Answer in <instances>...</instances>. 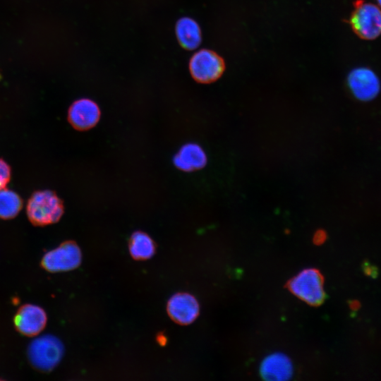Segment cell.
<instances>
[{"label":"cell","mask_w":381,"mask_h":381,"mask_svg":"<svg viewBox=\"0 0 381 381\" xmlns=\"http://www.w3.org/2000/svg\"><path fill=\"white\" fill-rule=\"evenodd\" d=\"M26 212L30 222L45 226L57 222L64 213L62 200L49 190L35 192L28 200Z\"/></svg>","instance_id":"6da1fadb"},{"label":"cell","mask_w":381,"mask_h":381,"mask_svg":"<svg viewBox=\"0 0 381 381\" xmlns=\"http://www.w3.org/2000/svg\"><path fill=\"white\" fill-rule=\"evenodd\" d=\"M349 23L354 33L360 38L374 40L381 34V9L372 3L356 0Z\"/></svg>","instance_id":"7a4b0ae2"},{"label":"cell","mask_w":381,"mask_h":381,"mask_svg":"<svg viewBox=\"0 0 381 381\" xmlns=\"http://www.w3.org/2000/svg\"><path fill=\"white\" fill-rule=\"evenodd\" d=\"M64 354L61 341L52 335H44L33 340L28 347V358L32 365L42 371L52 370Z\"/></svg>","instance_id":"3957f363"},{"label":"cell","mask_w":381,"mask_h":381,"mask_svg":"<svg viewBox=\"0 0 381 381\" xmlns=\"http://www.w3.org/2000/svg\"><path fill=\"white\" fill-rule=\"evenodd\" d=\"M288 286L292 294L310 305L318 306L324 301L323 277L316 269L303 270L289 282Z\"/></svg>","instance_id":"277c9868"},{"label":"cell","mask_w":381,"mask_h":381,"mask_svg":"<svg viewBox=\"0 0 381 381\" xmlns=\"http://www.w3.org/2000/svg\"><path fill=\"white\" fill-rule=\"evenodd\" d=\"M192 77L201 83H210L217 80L223 73L224 63L214 52L200 49L195 52L189 62Z\"/></svg>","instance_id":"5b68a950"},{"label":"cell","mask_w":381,"mask_h":381,"mask_svg":"<svg viewBox=\"0 0 381 381\" xmlns=\"http://www.w3.org/2000/svg\"><path fill=\"white\" fill-rule=\"evenodd\" d=\"M82 255L73 241H66L59 247L46 253L42 259V266L51 272L69 271L78 267Z\"/></svg>","instance_id":"8992f818"},{"label":"cell","mask_w":381,"mask_h":381,"mask_svg":"<svg viewBox=\"0 0 381 381\" xmlns=\"http://www.w3.org/2000/svg\"><path fill=\"white\" fill-rule=\"evenodd\" d=\"M347 85L352 95L362 102L374 99L380 93L381 87L376 73L367 67L353 69L348 75Z\"/></svg>","instance_id":"52a82bcc"},{"label":"cell","mask_w":381,"mask_h":381,"mask_svg":"<svg viewBox=\"0 0 381 381\" xmlns=\"http://www.w3.org/2000/svg\"><path fill=\"white\" fill-rule=\"evenodd\" d=\"M167 309L169 317L174 322L186 325L197 318L200 308L193 296L188 293H178L170 298Z\"/></svg>","instance_id":"ba28073f"},{"label":"cell","mask_w":381,"mask_h":381,"mask_svg":"<svg viewBox=\"0 0 381 381\" xmlns=\"http://www.w3.org/2000/svg\"><path fill=\"white\" fill-rule=\"evenodd\" d=\"M14 323L17 330L25 336H35L45 327L47 315L36 305L25 304L17 311Z\"/></svg>","instance_id":"9c48e42d"},{"label":"cell","mask_w":381,"mask_h":381,"mask_svg":"<svg viewBox=\"0 0 381 381\" xmlns=\"http://www.w3.org/2000/svg\"><path fill=\"white\" fill-rule=\"evenodd\" d=\"M100 117L97 104L87 98L75 101L68 109V119L78 130H87L97 124Z\"/></svg>","instance_id":"30bf717a"},{"label":"cell","mask_w":381,"mask_h":381,"mask_svg":"<svg viewBox=\"0 0 381 381\" xmlns=\"http://www.w3.org/2000/svg\"><path fill=\"white\" fill-rule=\"evenodd\" d=\"M290 358L282 353H273L266 356L260 367L261 376L267 380H286L293 375Z\"/></svg>","instance_id":"8fae6325"},{"label":"cell","mask_w":381,"mask_h":381,"mask_svg":"<svg viewBox=\"0 0 381 381\" xmlns=\"http://www.w3.org/2000/svg\"><path fill=\"white\" fill-rule=\"evenodd\" d=\"M207 162L204 150L196 143H187L183 145L174 156V163L179 169L191 171L203 168Z\"/></svg>","instance_id":"7c38bea8"},{"label":"cell","mask_w":381,"mask_h":381,"mask_svg":"<svg viewBox=\"0 0 381 381\" xmlns=\"http://www.w3.org/2000/svg\"><path fill=\"white\" fill-rule=\"evenodd\" d=\"M176 35L179 44L186 49L193 50L201 43L200 28L197 22L189 17L181 18L177 21Z\"/></svg>","instance_id":"4fadbf2b"},{"label":"cell","mask_w":381,"mask_h":381,"mask_svg":"<svg viewBox=\"0 0 381 381\" xmlns=\"http://www.w3.org/2000/svg\"><path fill=\"white\" fill-rule=\"evenodd\" d=\"M129 250L131 256L135 260H147L155 252L153 240L145 233L135 232L129 241Z\"/></svg>","instance_id":"5bb4252c"},{"label":"cell","mask_w":381,"mask_h":381,"mask_svg":"<svg viewBox=\"0 0 381 381\" xmlns=\"http://www.w3.org/2000/svg\"><path fill=\"white\" fill-rule=\"evenodd\" d=\"M22 207V199L16 193L5 188L0 190V218L12 219Z\"/></svg>","instance_id":"9a60e30c"},{"label":"cell","mask_w":381,"mask_h":381,"mask_svg":"<svg viewBox=\"0 0 381 381\" xmlns=\"http://www.w3.org/2000/svg\"><path fill=\"white\" fill-rule=\"evenodd\" d=\"M11 179L10 166L0 159V190L4 188Z\"/></svg>","instance_id":"2e32d148"},{"label":"cell","mask_w":381,"mask_h":381,"mask_svg":"<svg viewBox=\"0 0 381 381\" xmlns=\"http://www.w3.org/2000/svg\"><path fill=\"white\" fill-rule=\"evenodd\" d=\"M326 238V234L323 231H318L315 233L313 240L315 243H321Z\"/></svg>","instance_id":"e0dca14e"},{"label":"cell","mask_w":381,"mask_h":381,"mask_svg":"<svg viewBox=\"0 0 381 381\" xmlns=\"http://www.w3.org/2000/svg\"><path fill=\"white\" fill-rule=\"evenodd\" d=\"M157 341L159 344H161L162 345H164L166 341H167V339H166V337L163 335H159L157 337Z\"/></svg>","instance_id":"ac0fdd59"},{"label":"cell","mask_w":381,"mask_h":381,"mask_svg":"<svg viewBox=\"0 0 381 381\" xmlns=\"http://www.w3.org/2000/svg\"><path fill=\"white\" fill-rule=\"evenodd\" d=\"M379 7L381 8V0H377Z\"/></svg>","instance_id":"d6986e66"}]
</instances>
